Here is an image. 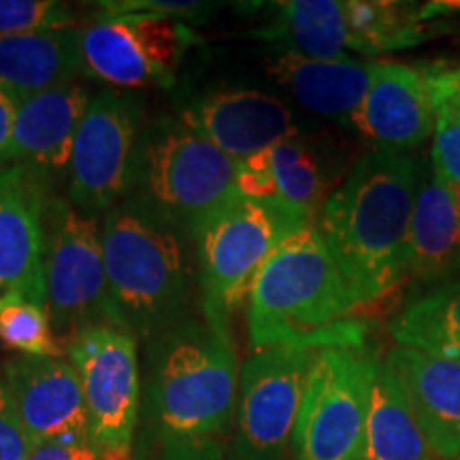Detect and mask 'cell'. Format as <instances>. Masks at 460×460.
<instances>
[{"label": "cell", "instance_id": "obj_1", "mask_svg": "<svg viewBox=\"0 0 460 460\" xmlns=\"http://www.w3.org/2000/svg\"><path fill=\"white\" fill-rule=\"evenodd\" d=\"M239 358L230 335L181 320L149 339L137 460H222L234 435Z\"/></svg>", "mask_w": 460, "mask_h": 460}, {"label": "cell", "instance_id": "obj_2", "mask_svg": "<svg viewBox=\"0 0 460 460\" xmlns=\"http://www.w3.org/2000/svg\"><path fill=\"white\" fill-rule=\"evenodd\" d=\"M422 166L411 154L376 147L322 205L318 230L358 303L388 295L405 278Z\"/></svg>", "mask_w": 460, "mask_h": 460}, {"label": "cell", "instance_id": "obj_3", "mask_svg": "<svg viewBox=\"0 0 460 460\" xmlns=\"http://www.w3.org/2000/svg\"><path fill=\"white\" fill-rule=\"evenodd\" d=\"M358 305L312 224L273 252L252 286L247 307L252 345L309 352L365 348L367 326L354 318Z\"/></svg>", "mask_w": 460, "mask_h": 460}, {"label": "cell", "instance_id": "obj_4", "mask_svg": "<svg viewBox=\"0 0 460 460\" xmlns=\"http://www.w3.org/2000/svg\"><path fill=\"white\" fill-rule=\"evenodd\" d=\"M186 237L132 192L102 214V258L118 329L152 339L181 322L192 288Z\"/></svg>", "mask_w": 460, "mask_h": 460}, {"label": "cell", "instance_id": "obj_5", "mask_svg": "<svg viewBox=\"0 0 460 460\" xmlns=\"http://www.w3.org/2000/svg\"><path fill=\"white\" fill-rule=\"evenodd\" d=\"M314 216L281 200H258L234 192L192 233L197 245L203 318L230 335V315L250 296L252 286L278 247Z\"/></svg>", "mask_w": 460, "mask_h": 460}, {"label": "cell", "instance_id": "obj_6", "mask_svg": "<svg viewBox=\"0 0 460 460\" xmlns=\"http://www.w3.org/2000/svg\"><path fill=\"white\" fill-rule=\"evenodd\" d=\"M239 163L175 118L141 130L130 192L188 237L237 192Z\"/></svg>", "mask_w": 460, "mask_h": 460}, {"label": "cell", "instance_id": "obj_7", "mask_svg": "<svg viewBox=\"0 0 460 460\" xmlns=\"http://www.w3.org/2000/svg\"><path fill=\"white\" fill-rule=\"evenodd\" d=\"M43 278L51 326L62 348L84 331L115 326L107 288L101 226L68 199L51 197L45 209Z\"/></svg>", "mask_w": 460, "mask_h": 460}, {"label": "cell", "instance_id": "obj_8", "mask_svg": "<svg viewBox=\"0 0 460 460\" xmlns=\"http://www.w3.org/2000/svg\"><path fill=\"white\" fill-rule=\"evenodd\" d=\"M376 362L367 345L315 352L292 435L296 460H365Z\"/></svg>", "mask_w": 460, "mask_h": 460}, {"label": "cell", "instance_id": "obj_9", "mask_svg": "<svg viewBox=\"0 0 460 460\" xmlns=\"http://www.w3.org/2000/svg\"><path fill=\"white\" fill-rule=\"evenodd\" d=\"M199 34L156 13H105L79 28L84 73L115 88H171Z\"/></svg>", "mask_w": 460, "mask_h": 460}, {"label": "cell", "instance_id": "obj_10", "mask_svg": "<svg viewBox=\"0 0 460 460\" xmlns=\"http://www.w3.org/2000/svg\"><path fill=\"white\" fill-rule=\"evenodd\" d=\"M66 354L84 388L90 441L107 460H130L141 411L137 337L96 326L75 337Z\"/></svg>", "mask_w": 460, "mask_h": 460}, {"label": "cell", "instance_id": "obj_11", "mask_svg": "<svg viewBox=\"0 0 460 460\" xmlns=\"http://www.w3.org/2000/svg\"><path fill=\"white\" fill-rule=\"evenodd\" d=\"M315 352L256 349L239 377L230 460H286Z\"/></svg>", "mask_w": 460, "mask_h": 460}, {"label": "cell", "instance_id": "obj_12", "mask_svg": "<svg viewBox=\"0 0 460 460\" xmlns=\"http://www.w3.org/2000/svg\"><path fill=\"white\" fill-rule=\"evenodd\" d=\"M141 101L122 92L92 96L68 163V200L96 217L128 197L141 137Z\"/></svg>", "mask_w": 460, "mask_h": 460}, {"label": "cell", "instance_id": "obj_13", "mask_svg": "<svg viewBox=\"0 0 460 460\" xmlns=\"http://www.w3.org/2000/svg\"><path fill=\"white\" fill-rule=\"evenodd\" d=\"M45 177L22 164L0 166V292L48 303L43 278Z\"/></svg>", "mask_w": 460, "mask_h": 460}, {"label": "cell", "instance_id": "obj_14", "mask_svg": "<svg viewBox=\"0 0 460 460\" xmlns=\"http://www.w3.org/2000/svg\"><path fill=\"white\" fill-rule=\"evenodd\" d=\"M3 382L34 446L90 439L84 388L71 360L20 356L4 365Z\"/></svg>", "mask_w": 460, "mask_h": 460}, {"label": "cell", "instance_id": "obj_15", "mask_svg": "<svg viewBox=\"0 0 460 460\" xmlns=\"http://www.w3.org/2000/svg\"><path fill=\"white\" fill-rule=\"evenodd\" d=\"M180 119L237 163L296 135L290 107L254 88L211 92L183 109Z\"/></svg>", "mask_w": 460, "mask_h": 460}, {"label": "cell", "instance_id": "obj_16", "mask_svg": "<svg viewBox=\"0 0 460 460\" xmlns=\"http://www.w3.org/2000/svg\"><path fill=\"white\" fill-rule=\"evenodd\" d=\"M349 122L382 149L410 154L422 146L435 132V111L422 68L376 62L369 90Z\"/></svg>", "mask_w": 460, "mask_h": 460}, {"label": "cell", "instance_id": "obj_17", "mask_svg": "<svg viewBox=\"0 0 460 460\" xmlns=\"http://www.w3.org/2000/svg\"><path fill=\"white\" fill-rule=\"evenodd\" d=\"M90 101V90L79 79L17 101L7 163L26 166L41 177L68 169Z\"/></svg>", "mask_w": 460, "mask_h": 460}, {"label": "cell", "instance_id": "obj_18", "mask_svg": "<svg viewBox=\"0 0 460 460\" xmlns=\"http://www.w3.org/2000/svg\"><path fill=\"white\" fill-rule=\"evenodd\" d=\"M429 444L444 460L460 458V356L394 348L386 356Z\"/></svg>", "mask_w": 460, "mask_h": 460}, {"label": "cell", "instance_id": "obj_19", "mask_svg": "<svg viewBox=\"0 0 460 460\" xmlns=\"http://www.w3.org/2000/svg\"><path fill=\"white\" fill-rule=\"evenodd\" d=\"M460 269V209L433 169L422 166L407 234L405 278L437 281Z\"/></svg>", "mask_w": 460, "mask_h": 460}, {"label": "cell", "instance_id": "obj_20", "mask_svg": "<svg viewBox=\"0 0 460 460\" xmlns=\"http://www.w3.org/2000/svg\"><path fill=\"white\" fill-rule=\"evenodd\" d=\"M376 62L352 58L320 60L295 51H279L267 60V71L305 109L324 118H349L369 90Z\"/></svg>", "mask_w": 460, "mask_h": 460}, {"label": "cell", "instance_id": "obj_21", "mask_svg": "<svg viewBox=\"0 0 460 460\" xmlns=\"http://www.w3.org/2000/svg\"><path fill=\"white\" fill-rule=\"evenodd\" d=\"M79 71L77 26L0 37V88L15 101L77 79Z\"/></svg>", "mask_w": 460, "mask_h": 460}, {"label": "cell", "instance_id": "obj_22", "mask_svg": "<svg viewBox=\"0 0 460 460\" xmlns=\"http://www.w3.org/2000/svg\"><path fill=\"white\" fill-rule=\"evenodd\" d=\"M365 460H444L418 424L401 379L382 358L373 373Z\"/></svg>", "mask_w": 460, "mask_h": 460}, {"label": "cell", "instance_id": "obj_23", "mask_svg": "<svg viewBox=\"0 0 460 460\" xmlns=\"http://www.w3.org/2000/svg\"><path fill=\"white\" fill-rule=\"evenodd\" d=\"M273 22L261 32L262 39L281 45V51H295L320 60L348 58L349 49L345 4L339 0H288L273 4Z\"/></svg>", "mask_w": 460, "mask_h": 460}, {"label": "cell", "instance_id": "obj_24", "mask_svg": "<svg viewBox=\"0 0 460 460\" xmlns=\"http://www.w3.org/2000/svg\"><path fill=\"white\" fill-rule=\"evenodd\" d=\"M390 332L399 348L460 356V279L444 281L407 303Z\"/></svg>", "mask_w": 460, "mask_h": 460}, {"label": "cell", "instance_id": "obj_25", "mask_svg": "<svg viewBox=\"0 0 460 460\" xmlns=\"http://www.w3.org/2000/svg\"><path fill=\"white\" fill-rule=\"evenodd\" d=\"M343 4L352 39L349 49L358 54L407 49L427 39V26L420 20L422 4L390 0H348Z\"/></svg>", "mask_w": 460, "mask_h": 460}, {"label": "cell", "instance_id": "obj_26", "mask_svg": "<svg viewBox=\"0 0 460 460\" xmlns=\"http://www.w3.org/2000/svg\"><path fill=\"white\" fill-rule=\"evenodd\" d=\"M264 158L271 171L275 200L314 216L324 194L326 180L312 146L295 135L264 149Z\"/></svg>", "mask_w": 460, "mask_h": 460}, {"label": "cell", "instance_id": "obj_27", "mask_svg": "<svg viewBox=\"0 0 460 460\" xmlns=\"http://www.w3.org/2000/svg\"><path fill=\"white\" fill-rule=\"evenodd\" d=\"M0 341L34 358H62L66 354L58 341L48 309L20 292H0Z\"/></svg>", "mask_w": 460, "mask_h": 460}, {"label": "cell", "instance_id": "obj_28", "mask_svg": "<svg viewBox=\"0 0 460 460\" xmlns=\"http://www.w3.org/2000/svg\"><path fill=\"white\" fill-rule=\"evenodd\" d=\"M71 26V9L56 0H0V37Z\"/></svg>", "mask_w": 460, "mask_h": 460}, {"label": "cell", "instance_id": "obj_29", "mask_svg": "<svg viewBox=\"0 0 460 460\" xmlns=\"http://www.w3.org/2000/svg\"><path fill=\"white\" fill-rule=\"evenodd\" d=\"M433 135L430 164L439 172L460 209V119L446 111H435Z\"/></svg>", "mask_w": 460, "mask_h": 460}, {"label": "cell", "instance_id": "obj_30", "mask_svg": "<svg viewBox=\"0 0 460 460\" xmlns=\"http://www.w3.org/2000/svg\"><path fill=\"white\" fill-rule=\"evenodd\" d=\"M34 447L9 388L0 377V460H26Z\"/></svg>", "mask_w": 460, "mask_h": 460}, {"label": "cell", "instance_id": "obj_31", "mask_svg": "<svg viewBox=\"0 0 460 460\" xmlns=\"http://www.w3.org/2000/svg\"><path fill=\"white\" fill-rule=\"evenodd\" d=\"M427 77L429 96L433 111H446L460 119V66L447 68L433 65L422 68Z\"/></svg>", "mask_w": 460, "mask_h": 460}, {"label": "cell", "instance_id": "obj_32", "mask_svg": "<svg viewBox=\"0 0 460 460\" xmlns=\"http://www.w3.org/2000/svg\"><path fill=\"white\" fill-rule=\"evenodd\" d=\"M105 13H156L169 17H200L209 4L199 3H169V0H118V3H99Z\"/></svg>", "mask_w": 460, "mask_h": 460}, {"label": "cell", "instance_id": "obj_33", "mask_svg": "<svg viewBox=\"0 0 460 460\" xmlns=\"http://www.w3.org/2000/svg\"><path fill=\"white\" fill-rule=\"evenodd\" d=\"M26 460H107L90 439L43 441L32 447Z\"/></svg>", "mask_w": 460, "mask_h": 460}, {"label": "cell", "instance_id": "obj_34", "mask_svg": "<svg viewBox=\"0 0 460 460\" xmlns=\"http://www.w3.org/2000/svg\"><path fill=\"white\" fill-rule=\"evenodd\" d=\"M15 115H17V101L9 94V92L0 88V164L7 163L11 137H13Z\"/></svg>", "mask_w": 460, "mask_h": 460}, {"label": "cell", "instance_id": "obj_35", "mask_svg": "<svg viewBox=\"0 0 460 460\" xmlns=\"http://www.w3.org/2000/svg\"><path fill=\"white\" fill-rule=\"evenodd\" d=\"M460 13V0H435V3H427L420 7V20H435V17Z\"/></svg>", "mask_w": 460, "mask_h": 460}, {"label": "cell", "instance_id": "obj_36", "mask_svg": "<svg viewBox=\"0 0 460 460\" xmlns=\"http://www.w3.org/2000/svg\"><path fill=\"white\" fill-rule=\"evenodd\" d=\"M458 460H460V458H458Z\"/></svg>", "mask_w": 460, "mask_h": 460}]
</instances>
